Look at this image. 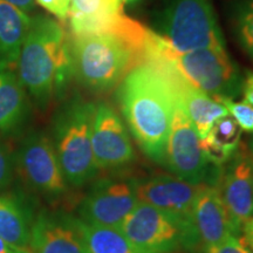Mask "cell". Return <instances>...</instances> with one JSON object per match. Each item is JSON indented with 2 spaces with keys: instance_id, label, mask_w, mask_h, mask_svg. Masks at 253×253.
I'll return each instance as SVG.
<instances>
[{
  "instance_id": "obj_1",
  "label": "cell",
  "mask_w": 253,
  "mask_h": 253,
  "mask_svg": "<svg viewBox=\"0 0 253 253\" xmlns=\"http://www.w3.org/2000/svg\"><path fill=\"white\" fill-rule=\"evenodd\" d=\"M176 97L167 79L144 62L126 75L119 90L120 104L130 132L142 151L158 164L166 162Z\"/></svg>"
},
{
  "instance_id": "obj_2",
  "label": "cell",
  "mask_w": 253,
  "mask_h": 253,
  "mask_svg": "<svg viewBox=\"0 0 253 253\" xmlns=\"http://www.w3.org/2000/svg\"><path fill=\"white\" fill-rule=\"evenodd\" d=\"M17 67L25 90L39 108H47L73 75L71 43L61 25L45 15L32 18Z\"/></svg>"
},
{
  "instance_id": "obj_3",
  "label": "cell",
  "mask_w": 253,
  "mask_h": 253,
  "mask_svg": "<svg viewBox=\"0 0 253 253\" xmlns=\"http://www.w3.org/2000/svg\"><path fill=\"white\" fill-rule=\"evenodd\" d=\"M71 58L73 75L82 86L106 91L142 63V50L115 34H87L74 36Z\"/></svg>"
},
{
  "instance_id": "obj_4",
  "label": "cell",
  "mask_w": 253,
  "mask_h": 253,
  "mask_svg": "<svg viewBox=\"0 0 253 253\" xmlns=\"http://www.w3.org/2000/svg\"><path fill=\"white\" fill-rule=\"evenodd\" d=\"M95 112L96 104L75 96L53 119V147L66 181L73 186L90 182L99 170L91 147Z\"/></svg>"
},
{
  "instance_id": "obj_5",
  "label": "cell",
  "mask_w": 253,
  "mask_h": 253,
  "mask_svg": "<svg viewBox=\"0 0 253 253\" xmlns=\"http://www.w3.org/2000/svg\"><path fill=\"white\" fill-rule=\"evenodd\" d=\"M149 42L158 54L175 66L192 87L214 100L232 99L242 89L239 72L225 47H207L178 53L160 34L151 31Z\"/></svg>"
},
{
  "instance_id": "obj_6",
  "label": "cell",
  "mask_w": 253,
  "mask_h": 253,
  "mask_svg": "<svg viewBox=\"0 0 253 253\" xmlns=\"http://www.w3.org/2000/svg\"><path fill=\"white\" fill-rule=\"evenodd\" d=\"M162 30L161 37L178 53L225 46L210 0H175Z\"/></svg>"
},
{
  "instance_id": "obj_7",
  "label": "cell",
  "mask_w": 253,
  "mask_h": 253,
  "mask_svg": "<svg viewBox=\"0 0 253 253\" xmlns=\"http://www.w3.org/2000/svg\"><path fill=\"white\" fill-rule=\"evenodd\" d=\"M15 170L38 194L58 198L67 191V181L60 167L52 140L41 131L27 134L14 154Z\"/></svg>"
},
{
  "instance_id": "obj_8",
  "label": "cell",
  "mask_w": 253,
  "mask_h": 253,
  "mask_svg": "<svg viewBox=\"0 0 253 253\" xmlns=\"http://www.w3.org/2000/svg\"><path fill=\"white\" fill-rule=\"evenodd\" d=\"M120 229L141 253H173L188 246L184 227L169 214L143 202L136 204Z\"/></svg>"
},
{
  "instance_id": "obj_9",
  "label": "cell",
  "mask_w": 253,
  "mask_h": 253,
  "mask_svg": "<svg viewBox=\"0 0 253 253\" xmlns=\"http://www.w3.org/2000/svg\"><path fill=\"white\" fill-rule=\"evenodd\" d=\"M137 179L123 175L103 177L91 185L80 205V219L94 225L120 227L138 203Z\"/></svg>"
},
{
  "instance_id": "obj_10",
  "label": "cell",
  "mask_w": 253,
  "mask_h": 253,
  "mask_svg": "<svg viewBox=\"0 0 253 253\" xmlns=\"http://www.w3.org/2000/svg\"><path fill=\"white\" fill-rule=\"evenodd\" d=\"M209 164L202 151L197 130L177 96L173 104L164 166L179 178L192 184H201L207 183L208 177H210Z\"/></svg>"
},
{
  "instance_id": "obj_11",
  "label": "cell",
  "mask_w": 253,
  "mask_h": 253,
  "mask_svg": "<svg viewBox=\"0 0 253 253\" xmlns=\"http://www.w3.org/2000/svg\"><path fill=\"white\" fill-rule=\"evenodd\" d=\"M191 251L204 253L231 236L238 235L216 183H201L190 220Z\"/></svg>"
},
{
  "instance_id": "obj_12",
  "label": "cell",
  "mask_w": 253,
  "mask_h": 253,
  "mask_svg": "<svg viewBox=\"0 0 253 253\" xmlns=\"http://www.w3.org/2000/svg\"><path fill=\"white\" fill-rule=\"evenodd\" d=\"M198 186L199 184L170 175H157L143 181L137 179L136 185L138 202L163 211L184 227L188 236V251H191L190 220Z\"/></svg>"
},
{
  "instance_id": "obj_13",
  "label": "cell",
  "mask_w": 253,
  "mask_h": 253,
  "mask_svg": "<svg viewBox=\"0 0 253 253\" xmlns=\"http://www.w3.org/2000/svg\"><path fill=\"white\" fill-rule=\"evenodd\" d=\"M216 185L237 232L253 216V156L238 148L229 162L219 167Z\"/></svg>"
},
{
  "instance_id": "obj_14",
  "label": "cell",
  "mask_w": 253,
  "mask_h": 253,
  "mask_svg": "<svg viewBox=\"0 0 253 253\" xmlns=\"http://www.w3.org/2000/svg\"><path fill=\"white\" fill-rule=\"evenodd\" d=\"M91 147L99 169H118L131 163L135 158L134 148L122 120L106 103L96 106Z\"/></svg>"
},
{
  "instance_id": "obj_15",
  "label": "cell",
  "mask_w": 253,
  "mask_h": 253,
  "mask_svg": "<svg viewBox=\"0 0 253 253\" xmlns=\"http://www.w3.org/2000/svg\"><path fill=\"white\" fill-rule=\"evenodd\" d=\"M32 253H87L75 217L42 211L31 230Z\"/></svg>"
},
{
  "instance_id": "obj_16",
  "label": "cell",
  "mask_w": 253,
  "mask_h": 253,
  "mask_svg": "<svg viewBox=\"0 0 253 253\" xmlns=\"http://www.w3.org/2000/svg\"><path fill=\"white\" fill-rule=\"evenodd\" d=\"M30 25L25 12L0 0V69L17 65Z\"/></svg>"
},
{
  "instance_id": "obj_17",
  "label": "cell",
  "mask_w": 253,
  "mask_h": 253,
  "mask_svg": "<svg viewBox=\"0 0 253 253\" xmlns=\"http://www.w3.org/2000/svg\"><path fill=\"white\" fill-rule=\"evenodd\" d=\"M27 115V95L20 80L9 69H0V134L18 131Z\"/></svg>"
},
{
  "instance_id": "obj_18",
  "label": "cell",
  "mask_w": 253,
  "mask_h": 253,
  "mask_svg": "<svg viewBox=\"0 0 253 253\" xmlns=\"http://www.w3.org/2000/svg\"><path fill=\"white\" fill-rule=\"evenodd\" d=\"M33 214L28 205L12 194H0V237L18 248L30 245Z\"/></svg>"
},
{
  "instance_id": "obj_19",
  "label": "cell",
  "mask_w": 253,
  "mask_h": 253,
  "mask_svg": "<svg viewBox=\"0 0 253 253\" xmlns=\"http://www.w3.org/2000/svg\"><path fill=\"white\" fill-rule=\"evenodd\" d=\"M242 129L232 116H225L211 126L201 138V148L205 158L214 167H221L229 162L240 147Z\"/></svg>"
},
{
  "instance_id": "obj_20",
  "label": "cell",
  "mask_w": 253,
  "mask_h": 253,
  "mask_svg": "<svg viewBox=\"0 0 253 253\" xmlns=\"http://www.w3.org/2000/svg\"><path fill=\"white\" fill-rule=\"evenodd\" d=\"M87 253H141L120 227L101 226L75 218Z\"/></svg>"
},
{
  "instance_id": "obj_21",
  "label": "cell",
  "mask_w": 253,
  "mask_h": 253,
  "mask_svg": "<svg viewBox=\"0 0 253 253\" xmlns=\"http://www.w3.org/2000/svg\"><path fill=\"white\" fill-rule=\"evenodd\" d=\"M71 13L86 17L114 15L122 13V5L119 0H71Z\"/></svg>"
},
{
  "instance_id": "obj_22",
  "label": "cell",
  "mask_w": 253,
  "mask_h": 253,
  "mask_svg": "<svg viewBox=\"0 0 253 253\" xmlns=\"http://www.w3.org/2000/svg\"><path fill=\"white\" fill-rule=\"evenodd\" d=\"M238 39L248 54L253 59V0L246 1L237 15Z\"/></svg>"
},
{
  "instance_id": "obj_23",
  "label": "cell",
  "mask_w": 253,
  "mask_h": 253,
  "mask_svg": "<svg viewBox=\"0 0 253 253\" xmlns=\"http://www.w3.org/2000/svg\"><path fill=\"white\" fill-rule=\"evenodd\" d=\"M225 106L229 115L238 123L242 130L253 132V107L246 102H235L232 99H219Z\"/></svg>"
},
{
  "instance_id": "obj_24",
  "label": "cell",
  "mask_w": 253,
  "mask_h": 253,
  "mask_svg": "<svg viewBox=\"0 0 253 253\" xmlns=\"http://www.w3.org/2000/svg\"><path fill=\"white\" fill-rule=\"evenodd\" d=\"M15 172L14 154L6 144L0 142V190H4L13 182Z\"/></svg>"
},
{
  "instance_id": "obj_25",
  "label": "cell",
  "mask_w": 253,
  "mask_h": 253,
  "mask_svg": "<svg viewBox=\"0 0 253 253\" xmlns=\"http://www.w3.org/2000/svg\"><path fill=\"white\" fill-rule=\"evenodd\" d=\"M204 253H251L242 239L237 236H231L219 244L208 249Z\"/></svg>"
},
{
  "instance_id": "obj_26",
  "label": "cell",
  "mask_w": 253,
  "mask_h": 253,
  "mask_svg": "<svg viewBox=\"0 0 253 253\" xmlns=\"http://www.w3.org/2000/svg\"><path fill=\"white\" fill-rule=\"evenodd\" d=\"M36 1L61 20H65L68 17L71 0H36Z\"/></svg>"
},
{
  "instance_id": "obj_27",
  "label": "cell",
  "mask_w": 253,
  "mask_h": 253,
  "mask_svg": "<svg viewBox=\"0 0 253 253\" xmlns=\"http://www.w3.org/2000/svg\"><path fill=\"white\" fill-rule=\"evenodd\" d=\"M240 231H242L243 237L242 242L244 243L246 248H248L251 253H253V216L249 218L248 220L243 224L242 227H240Z\"/></svg>"
},
{
  "instance_id": "obj_28",
  "label": "cell",
  "mask_w": 253,
  "mask_h": 253,
  "mask_svg": "<svg viewBox=\"0 0 253 253\" xmlns=\"http://www.w3.org/2000/svg\"><path fill=\"white\" fill-rule=\"evenodd\" d=\"M243 94H244V102L253 107V73L246 78L243 84Z\"/></svg>"
},
{
  "instance_id": "obj_29",
  "label": "cell",
  "mask_w": 253,
  "mask_h": 253,
  "mask_svg": "<svg viewBox=\"0 0 253 253\" xmlns=\"http://www.w3.org/2000/svg\"><path fill=\"white\" fill-rule=\"evenodd\" d=\"M0 253H31L27 248H18L6 242L0 237Z\"/></svg>"
},
{
  "instance_id": "obj_30",
  "label": "cell",
  "mask_w": 253,
  "mask_h": 253,
  "mask_svg": "<svg viewBox=\"0 0 253 253\" xmlns=\"http://www.w3.org/2000/svg\"><path fill=\"white\" fill-rule=\"evenodd\" d=\"M5 1L13 5L14 7L19 8L20 11L25 12V13H27V12H31L34 8L36 0H5Z\"/></svg>"
},
{
  "instance_id": "obj_31",
  "label": "cell",
  "mask_w": 253,
  "mask_h": 253,
  "mask_svg": "<svg viewBox=\"0 0 253 253\" xmlns=\"http://www.w3.org/2000/svg\"><path fill=\"white\" fill-rule=\"evenodd\" d=\"M121 2V5H129V4H134V2L138 1V0H119Z\"/></svg>"
},
{
  "instance_id": "obj_32",
  "label": "cell",
  "mask_w": 253,
  "mask_h": 253,
  "mask_svg": "<svg viewBox=\"0 0 253 253\" xmlns=\"http://www.w3.org/2000/svg\"><path fill=\"white\" fill-rule=\"evenodd\" d=\"M251 153H252V156H253V138L251 141Z\"/></svg>"
}]
</instances>
